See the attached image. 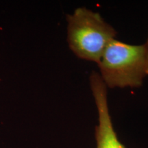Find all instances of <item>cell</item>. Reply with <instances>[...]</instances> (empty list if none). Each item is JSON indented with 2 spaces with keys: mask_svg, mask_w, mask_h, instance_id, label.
<instances>
[{
  "mask_svg": "<svg viewBox=\"0 0 148 148\" xmlns=\"http://www.w3.org/2000/svg\"><path fill=\"white\" fill-rule=\"evenodd\" d=\"M67 42L77 58L98 63L116 31L99 13L84 7L66 15Z\"/></svg>",
  "mask_w": 148,
  "mask_h": 148,
  "instance_id": "2",
  "label": "cell"
},
{
  "mask_svg": "<svg viewBox=\"0 0 148 148\" xmlns=\"http://www.w3.org/2000/svg\"><path fill=\"white\" fill-rule=\"evenodd\" d=\"M146 48V55H147V75H148V39L145 43Z\"/></svg>",
  "mask_w": 148,
  "mask_h": 148,
  "instance_id": "4",
  "label": "cell"
},
{
  "mask_svg": "<svg viewBox=\"0 0 148 148\" xmlns=\"http://www.w3.org/2000/svg\"><path fill=\"white\" fill-rule=\"evenodd\" d=\"M107 88H138L147 75L145 44L131 45L113 39L97 63Z\"/></svg>",
  "mask_w": 148,
  "mask_h": 148,
  "instance_id": "1",
  "label": "cell"
},
{
  "mask_svg": "<svg viewBox=\"0 0 148 148\" xmlns=\"http://www.w3.org/2000/svg\"><path fill=\"white\" fill-rule=\"evenodd\" d=\"M89 82L98 114V123L95 130L96 148H125L118 138L112 124L109 112L107 86L96 71L90 73Z\"/></svg>",
  "mask_w": 148,
  "mask_h": 148,
  "instance_id": "3",
  "label": "cell"
}]
</instances>
